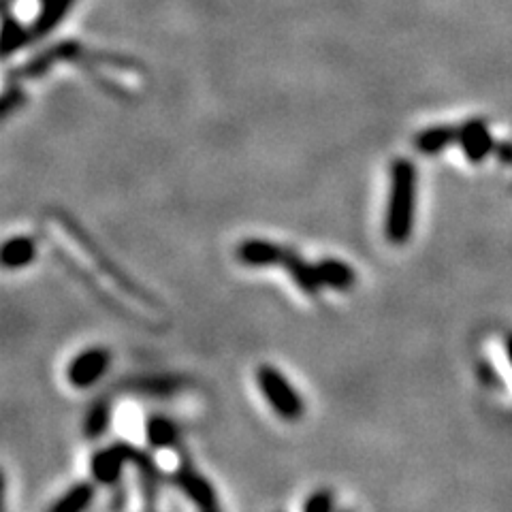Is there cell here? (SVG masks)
<instances>
[{
	"mask_svg": "<svg viewBox=\"0 0 512 512\" xmlns=\"http://www.w3.org/2000/svg\"><path fill=\"white\" fill-rule=\"evenodd\" d=\"M235 254H237V261L248 267H274V265L284 267L286 261L291 259L293 250H288L274 242H267V239H246V242L237 246Z\"/></svg>",
	"mask_w": 512,
	"mask_h": 512,
	"instance_id": "6",
	"label": "cell"
},
{
	"mask_svg": "<svg viewBox=\"0 0 512 512\" xmlns=\"http://www.w3.org/2000/svg\"><path fill=\"white\" fill-rule=\"evenodd\" d=\"M171 483L178 487L199 510L218 506L214 485L203 474H199L195 468H192L188 461H182L180 468L171 474Z\"/></svg>",
	"mask_w": 512,
	"mask_h": 512,
	"instance_id": "5",
	"label": "cell"
},
{
	"mask_svg": "<svg viewBox=\"0 0 512 512\" xmlns=\"http://www.w3.org/2000/svg\"><path fill=\"white\" fill-rule=\"evenodd\" d=\"M111 365V352L107 348L94 346L79 352L67 367V380L75 389H90L99 382Z\"/></svg>",
	"mask_w": 512,
	"mask_h": 512,
	"instance_id": "4",
	"label": "cell"
},
{
	"mask_svg": "<svg viewBox=\"0 0 512 512\" xmlns=\"http://www.w3.org/2000/svg\"><path fill=\"white\" fill-rule=\"evenodd\" d=\"M316 271L323 286L335 288V291H350V288L357 284L355 269L338 259H325L316 263Z\"/></svg>",
	"mask_w": 512,
	"mask_h": 512,
	"instance_id": "9",
	"label": "cell"
},
{
	"mask_svg": "<svg viewBox=\"0 0 512 512\" xmlns=\"http://www.w3.org/2000/svg\"><path fill=\"white\" fill-rule=\"evenodd\" d=\"M37 259V244L30 237L20 235L11 237L3 246V267L5 269H22Z\"/></svg>",
	"mask_w": 512,
	"mask_h": 512,
	"instance_id": "12",
	"label": "cell"
},
{
	"mask_svg": "<svg viewBox=\"0 0 512 512\" xmlns=\"http://www.w3.org/2000/svg\"><path fill=\"white\" fill-rule=\"evenodd\" d=\"M133 448L126 442H114L103 446L90 457V474L94 483L103 487H114L122 480L124 468L133 461Z\"/></svg>",
	"mask_w": 512,
	"mask_h": 512,
	"instance_id": "3",
	"label": "cell"
},
{
	"mask_svg": "<svg viewBox=\"0 0 512 512\" xmlns=\"http://www.w3.org/2000/svg\"><path fill=\"white\" fill-rule=\"evenodd\" d=\"M111 416H114V408H111L109 399L107 397L96 399V402L86 412L84 436L88 440H101L111 425Z\"/></svg>",
	"mask_w": 512,
	"mask_h": 512,
	"instance_id": "14",
	"label": "cell"
},
{
	"mask_svg": "<svg viewBox=\"0 0 512 512\" xmlns=\"http://www.w3.org/2000/svg\"><path fill=\"white\" fill-rule=\"evenodd\" d=\"M459 143L472 163L485 160L493 150V139L485 122H468L463 126L459 131Z\"/></svg>",
	"mask_w": 512,
	"mask_h": 512,
	"instance_id": "7",
	"label": "cell"
},
{
	"mask_svg": "<svg viewBox=\"0 0 512 512\" xmlns=\"http://www.w3.org/2000/svg\"><path fill=\"white\" fill-rule=\"evenodd\" d=\"M459 141V131L453 126H434V128H427V131L419 133L416 137V150L421 154H429L434 156L442 150H446L451 143Z\"/></svg>",
	"mask_w": 512,
	"mask_h": 512,
	"instance_id": "13",
	"label": "cell"
},
{
	"mask_svg": "<svg viewBox=\"0 0 512 512\" xmlns=\"http://www.w3.org/2000/svg\"><path fill=\"white\" fill-rule=\"evenodd\" d=\"M284 269L288 271V276H291V280L299 286V291L303 295H318L320 288H323V282H320L318 278V271H316V265H310L301 259V256L297 252L291 254V259L286 261Z\"/></svg>",
	"mask_w": 512,
	"mask_h": 512,
	"instance_id": "10",
	"label": "cell"
},
{
	"mask_svg": "<svg viewBox=\"0 0 512 512\" xmlns=\"http://www.w3.org/2000/svg\"><path fill=\"white\" fill-rule=\"evenodd\" d=\"M502 361L506 370L512 374V331L502 338Z\"/></svg>",
	"mask_w": 512,
	"mask_h": 512,
	"instance_id": "19",
	"label": "cell"
},
{
	"mask_svg": "<svg viewBox=\"0 0 512 512\" xmlns=\"http://www.w3.org/2000/svg\"><path fill=\"white\" fill-rule=\"evenodd\" d=\"M256 384H259L269 408L274 410L282 421L295 423L301 419L303 412H306L303 397L278 367L263 363L259 370H256Z\"/></svg>",
	"mask_w": 512,
	"mask_h": 512,
	"instance_id": "2",
	"label": "cell"
},
{
	"mask_svg": "<svg viewBox=\"0 0 512 512\" xmlns=\"http://www.w3.org/2000/svg\"><path fill=\"white\" fill-rule=\"evenodd\" d=\"M416 216V167L406 158H399L391 167V190L387 214H384V235L389 244L404 246L412 237Z\"/></svg>",
	"mask_w": 512,
	"mask_h": 512,
	"instance_id": "1",
	"label": "cell"
},
{
	"mask_svg": "<svg viewBox=\"0 0 512 512\" xmlns=\"http://www.w3.org/2000/svg\"><path fill=\"white\" fill-rule=\"evenodd\" d=\"M146 440L152 448H158V451H171L180 444L182 440V431L173 419L165 414H154L146 421Z\"/></svg>",
	"mask_w": 512,
	"mask_h": 512,
	"instance_id": "8",
	"label": "cell"
},
{
	"mask_svg": "<svg viewBox=\"0 0 512 512\" xmlns=\"http://www.w3.org/2000/svg\"><path fill=\"white\" fill-rule=\"evenodd\" d=\"M73 0H43V7L39 11V18L32 26V35L45 37L64 20V15L69 13Z\"/></svg>",
	"mask_w": 512,
	"mask_h": 512,
	"instance_id": "15",
	"label": "cell"
},
{
	"mask_svg": "<svg viewBox=\"0 0 512 512\" xmlns=\"http://www.w3.org/2000/svg\"><path fill=\"white\" fill-rule=\"evenodd\" d=\"M342 512H352V510H342Z\"/></svg>",
	"mask_w": 512,
	"mask_h": 512,
	"instance_id": "21",
	"label": "cell"
},
{
	"mask_svg": "<svg viewBox=\"0 0 512 512\" xmlns=\"http://www.w3.org/2000/svg\"><path fill=\"white\" fill-rule=\"evenodd\" d=\"M201 512H220V506H212V508H205Z\"/></svg>",
	"mask_w": 512,
	"mask_h": 512,
	"instance_id": "20",
	"label": "cell"
},
{
	"mask_svg": "<svg viewBox=\"0 0 512 512\" xmlns=\"http://www.w3.org/2000/svg\"><path fill=\"white\" fill-rule=\"evenodd\" d=\"M96 498V487L92 483H77L64 491L60 498L47 508V512H86Z\"/></svg>",
	"mask_w": 512,
	"mask_h": 512,
	"instance_id": "11",
	"label": "cell"
},
{
	"mask_svg": "<svg viewBox=\"0 0 512 512\" xmlns=\"http://www.w3.org/2000/svg\"><path fill=\"white\" fill-rule=\"evenodd\" d=\"M28 41V32L15 22L11 15L5 18V35H3V54L11 56L15 50H20V47Z\"/></svg>",
	"mask_w": 512,
	"mask_h": 512,
	"instance_id": "16",
	"label": "cell"
},
{
	"mask_svg": "<svg viewBox=\"0 0 512 512\" xmlns=\"http://www.w3.org/2000/svg\"><path fill=\"white\" fill-rule=\"evenodd\" d=\"M73 50H75V45H73V43L58 45L56 50H52L50 54H45V56H41V58H37V60H32V62L28 64V67H26L24 75H39V73H43L47 67H50V62H56L58 58H67V56H71V54H73Z\"/></svg>",
	"mask_w": 512,
	"mask_h": 512,
	"instance_id": "18",
	"label": "cell"
},
{
	"mask_svg": "<svg viewBox=\"0 0 512 512\" xmlns=\"http://www.w3.org/2000/svg\"><path fill=\"white\" fill-rule=\"evenodd\" d=\"M301 512H335V493L331 489L312 491L303 502Z\"/></svg>",
	"mask_w": 512,
	"mask_h": 512,
	"instance_id": "17",
	"label": "cell"
}]
</instances>
